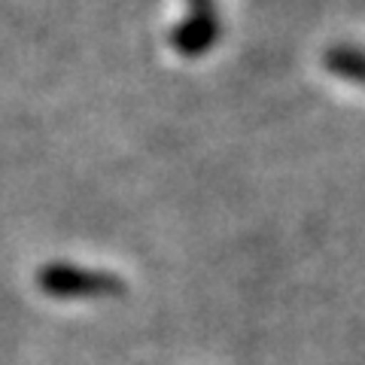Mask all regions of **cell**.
Here are the masks:
<instances>
[{
    "instance_id": "1",
    "label": "cell",
    "mask_w": 365,
    "mask_h": 365,
    "mask_svg": "<svg viewBox=\"0 0 365 365\" xmlns=\"http://www.w3.org/2000/svg\"><path fill=\"white\" fill-rule=\"evenodd\" d=\"M40 287L55 299H101V295H119L122 283L110 274L73 265H46L40 271Z\"/></svg>"
},
{
    "instance_id": "2",
    "label": "cell",
    "mask_w": 365,
    "mask_h": 365,
    "mask_svg": "<svg viewBox=\"0 0 365 365\" xmlns=\"http://www.w3.org/2000/svg\"><path fill=\"white\" fill-rule=\"evenodd\" d=\"M222 34V21L213 9H192V13L180 21L170 34V43L180 55L186 58H198V55L210 52V46L220 40Z\"/></svg>"
},
{
    "instance_id": "3",
    "label": "cell",
    "mask_w": 365,
    "mask_h": 365,
    "mask_svg": "<svg viewBox=\"0 0 365 365\" xmlns=\"http://www.w3.org/2000/svg\"><path fill=\"white\" fill-rule=\"evenodd\" d=\"M323 64L332 76L347 79L353 86H365V49H359V46H347V43L329 46Z\"/></svg>"
},
{
    "instance_id": "4",
    "label": "cell",
    "mask_w": 365,
    "mask_h": 365,
    "mask_svg": "<svg viewBox=\"0 0 365 365\" xmlns=\"http://www.w3.org/2000/svg\"><path fill=\"white\" fill-rule=\"evenodd\" d=\"M192 9H210V0H189Z\"/></svg>"
}]
</instances>
